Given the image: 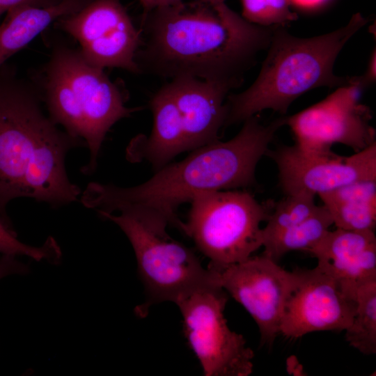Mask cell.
I'll use <instances>...</instances> for the list:
<instances>
[{"instance_id":"obj_2","label":"cell","mask_w":376,"mask_h":376,"mask_svg":"<svg viewBox=\"0 0 376 376\" xmlns=\"http://www.w3.org/2000/svg\"><path fill=\"white\" fill-rule=\"evenodd\" d=\"M144 40L136 56L141 72L189 76L238 88L267 49L274 29L244 19L225 3L197 0L155 8L143 16Z\"/></svg>"},{"instance_id":"obj_25","label":"cell","mask_w":376,"mask_h":376,"mask_svg":"<svg viewBox=\"0 0 376 376\" xmlns=\"http://www.w3.org/2000/svg\"><path fill=\"white\" fill-rule=\"evenodd\" d=\"M375 64L376 53L374 50L369 60L366 72L362 76H359L364 88L375 81Z\"/></svg>"},{"instance_id":"obj_22","label":"cell","mask_w":376,"mask_h":376,"mask_svg":"<svg viewBox=\"0 0 376 376\" xmlns=\"http://www.w3.org/2000/svg\"><path fill=\"white\" fill-rule=\"evenodd\" d=\"M242 17L261 26H284L297 19L290 0H241Z\"/></svg>"},{"instance_id":"obj_15","label":"cell","mask_w":376,"mask_h":376,"mask_svg":"<svg viewBox=\"0 0 376 376\" xmlns=\"http://www.w3.org/2000/svg\"><path fill=\"white\" fill-rule=\"evenodd\" d=\"M317 267L356 299L358 288L376 279V237L373 230H329L309 251Z\"/></svg>"},{"instance_id":"obj_18","label":"cell","mask_w":376,"mask_h":376,"mask_svg":"<svg viewBox=\"0 0 376 376\" xmlns=\"http://www.w3.org/2000/svg\"><path fill=\"white\" fill-rule=\"evenodd\" d=\"M352 321L345 331L349 345L366 355L376 353V279L361 284L357 292Z\"/></svg>"},{"instance_id":"obj_14","label":"cell","mask_w":376,"mask_h":376,"mask_svg":"<svg viewBox=\"0 0 376 376\" xmlns=\"http://www.w3.org/2000/svg\"><path fill=\"white\" fill-rule=\"evenodd\" d=\"M297 269L299 280L286 303L280 334L298 338L315 331L346 330L355 313L356 299L317 267Z\"/></svg>"},{"instance_id":"obj_11","label":"cell","mask_w":376,"mask_h":376,"mask_svg":"<svg viewBox=\"0 0 376 376\" xmlns=\"http://www.w3.org/2000/svg\"><path fill=\"white\" fill-rule=\"evenodd\" d=\"M54 23L79 42L80 54L89 65L141 72L136 62L141 31L120 0H92Z\"/></svg>"},{"instance_id":"obj_4","label":"cell","mask_w":376,"mask_h":376,"mask_svg":"<svg viewBox=\"0 0 376 376\" xmlns=\"http://www.w3.org/2000/svg\"><path fill=\"white\" fill-rule=\"evenodd\" d=\"M368 22L357 13L345 26L311 38L296 37L284 26H276L255 81L244 91L227 96L224 126L244 122L265 109L285 114L294 100L311 89L347 84L350 77L336 75L334 62Z\"/></svg>"},{"instance_id":"obj_8","label":"cell","mask_w":376,"mask_h":376,"mask_svg":"<svg viewBox=\"0 0 376 376\" xmlns=\"http://www.w3.org/2000/svg\"><path fill=\"white\" fill-rule=\"evenodd\" d=\"M228 293L212 283L196 288L175 303L188 344L205 376H248L253 350L243 336L232 331L224 317Z\"/></svg>"},{"instance_id":"obj_19","label":"cell","mask_w":376,"mask_h":376,"mask_svg":"<svg viewBox=\"0 0 376 376\" xmlns=\"http://www.w3.org/2000/svg\"><path fill=\"white\" fill-rule=\"evenodd\" d=\"M314 198L315 195L301 191L288 194L274 204L266 226L262 228L263 245L272 237L309 217L318 207Z\"/></svg>"},{"instance_id":"obj_26","label":"cell","mask_w":376,"mask_h":376,"mask_svg":"<svg viewBox=\"0 0 376 376\" xmlns=\"http://www.w3.org/2000/svg\"><path fill=\"white\" fill-rule=\"evenodd\" d=\"M143 9V16L151 10L164 6L177 4L182 0H139Z\"/></svg>"},{"instance_id":"obj_27","label":"cell","mask_w":376,"mask_h":376,"mask_svg":"<svg viewBox=\"0 0 376 376\" xmlns=\"http://www.w3.org/2000/svg\"><path fill=\"white\" fill-rule=\"evenodd\" d=\"M292 3H294L299 6L304 8H314L321 5L327 0H290Z\"/></svg>"},{"instance_id":"obj_12","label":"cell","mask_w":376,"mask_h":376,"mask_svg":"<svg viewBox=\"0 0 376 376\" xmlns=\"http://www.w3.org/2000/svg\"><path fill=\"white\" fill-rule=\"evenodd\" d=\"M63 64L73 90L77 136L90 151L89 162L82 169L91 174L97 167L104 137L119 120L134 111L125 104L124 96L103 69L89 65L79 50L57 46L54 50Z\"/></svg>"},{"instance_id":"obj_20","label":"cell","mask_w":376,"mask_h":376,"mask_svg":"<svg viewBox=\"0 0 376 376\" xmlns=\"http://www.w3.org/2000/svg\"><path fill=\"white\" fill-rule=\"evenodd\" d=\"M327 207L336 228L350 230H373L376 225V202L348 201L327 202Z\"/></svg>"},{"instance_id":"obj_9","label":"cell","mask_w":376,"mask_h":376,"mask_svg":"<svg viewBox=\"0 0 376 376\" xmlns=\"http://www.w3.org/2000/svg\"><path fill=\"white\" fill-rule=\"evenodd\" d=\"M364 89L359 76L338 87L322 101L288 117L295 145L302 150L328 152L340 143L357 152L375 143V130L370 125V108L359 102Z\"/></svg>"},{"instance_id":"obj_7","label":"cell","mask_w":376,"mask_h":376,"mask_svg":"<svg viewBox=\"0 0 376 376\" xmlns=\"http://www.w3.org/2000/svg\"><path fill=\"white\" fill-rule=\"evenodd\" d=\"M98 214L117 224L133 247L139 274L149 296L148 302L137 307L138 314L151 304L175 302L188 292L213 283L209 269L202 266L194 252L166 232L157 231L126 212Z\"/></svg>"},{"instance_id":"obj_5","label":"cell","mask_w":376,"mask_h":376,"mask_svg":"<svg viewBox=\"0 0 376 376\" xmlns=\"http://www.w3.org/2000/svg\"><path fill=\"white\" fill-rule=\"evenodd\" d=\"M232 84L189 76L173 78L152 97L153 127L148 137L139 135L127 153L132 162L146 160L159 169L181 152L219 141L224 126Z\"/></svg>"},{"instance_id":"obj_21","label":"cell","mask_w":376,"mask_h":376,"mask_svg":"<svg viewBox=\"0 0 376 376\" xmlns=\"http://www.w3.org/2000/svg\"><path fill=\"white\" fill-rule=\"evenodd\" d=\"M0 254L15 256H25L40 262L45 260L52 265H58L62 253L57 242L49 237L40 246H33L20 242L10 223L0 217Z\"/></svg>"},{"instance_id":"obj_28","label":"cell","mask_w":376,"mask_h":376,"mask_svg":"<svg viewBox=\"0 0 376 376\" xmlns=\"http://www.w3.org/2000/svg\"><path fill=\"white\" fill-rule=\"evenodd\" d=\"M198 2L203 3H207L210 5H214L220 2L225 1V0H197Z\"/></svg>"},{"instance_id":"obj_6","label":"cell","mask_w":376,"mask_h":376,"mask_svg":"<svg viewBox=\"0 0 376 376\" xmlns=\"http://www.w3.org/2000/svg\"><path fill=\"white\" fill-rule=\"evenodd\" d=\"M184 233L210 263L219 269L242 262L263 246L262 221L272 207L245 190L212 191L190 202Z\"/></svg>"},{"instance_id":"obj_1","label":"cell","mask_w":376,"mask_h":376,"mask_svg":"<svg viewBox=\"0 0 376 376\" xmlns=\"http://www.w3.org/2000/svg\"><path fill=\"white\" fill-rule=\"evenodd\" d=\"M279 118L265 125L253 116L238 134L192 151L182 161L166 164L148 181L132 187L89 183L80 201L101 212H126L147 226L166 232L173 226L184 233L178 207L212 191L246 188L256 184V169L269 150L276 132L285 125Z\"/></svg>"},{"instance_id":"obj_10","label":"cell","mask_w":376,"mask_h":376,"mask_svg":"<svg viewBox=\"0 0 376 376\" xmlns=\"http://www.w3.org/2000/svg\"><path fill=\"white\" fill-rule=\"evenodd\" d=\"M207 269L212 281L251 315L261 343L272 345L280 334L286 303L298 285V269L287 271L263 254L222 268Z\"/></svg>"},{"instance_id":"obj_24","label":"cell","mask_w":376,"mask_h":376,"mask_svg":"<svg viewBox=\"0 0 376 376\" xmlns=\"http://www.w3.org/2000/svg\"><path fill=\"white\" fill-rule=\"evenodd\" d=\"M62 0H0V17L4 13L14 8L31 6L37 7H48L58 3Z\"/></svg>"},{"instance_id":"obj_23","label":"cell","mask_w":376,"mask_h":376,"mask_svg":"<svg viewBox=\"0 0 376 376\" xmlns=\"http://www.w3.org/2000/svg\"><path fill=\"white\" fill-rule=\"evenodd\" d=\"M16 257L12 255H1L0 279L12 274L24 275L29 272V265L19 261Z\"/></svg>"},{"instance_id":"obj_3","label":"cell","mask_w":376,"mask_h":376,"mask_svg":"<svg viewBox=\"0 0 376 376\" xmlns=\"http://www.w3.org/2000/svg\"><path fill=\"white\" fill-rule=\"evenodd\" d=\"M40 91L13 70L0 71V217L6 206L26 197L52 207L81 194L67 175L68 151L86 143L61 131L42 109Z\"/></svg>"},{"instance_id":"obj_17","label":"cell","mask_w":376,"mask_h":376,"mask_svg":"<svg viewBox=\"0 0 376 376\" xmlns=\"http://www.w3.org/2000/svg\"><path fill=\"white\" fill-rule=\"evenodd\" d=\"M333 220L327 207L318 205L315 212L299 224L265 241L263 255L275 262L292 251L313 249L329 230Z\"/></svg>"},{"instance_id":"obj_16","label":"cell","mask_w":376,"mask_h":376,"mask_svg":"<svg viewBox=\"0 0 376 376\" xmlns=\"http://www.w3.org/2000/svg\"><path fill=\"white\" fill-rule=\"evenodd\" d=\"M92 0H62L48 7L24 6L10 10L0 25V66L59 18L82 9Z\"/></svg>"},{"instance_id":"obj_13","label":"cell","mask_w":376,"mask_h":376,"mask_svg":"<svg viewBox=\"0 0 376 376\" xmlns=\"http://www.w3.org/2000/svg\"><path fill=\"white\" fill-rule=\"evenodd\" d=\"M268 155L276 164L279 185L286 195L301 191L320 195L358 181L376 180V143L345 157L283 146Z\"/></svg>"}]
</instances>
